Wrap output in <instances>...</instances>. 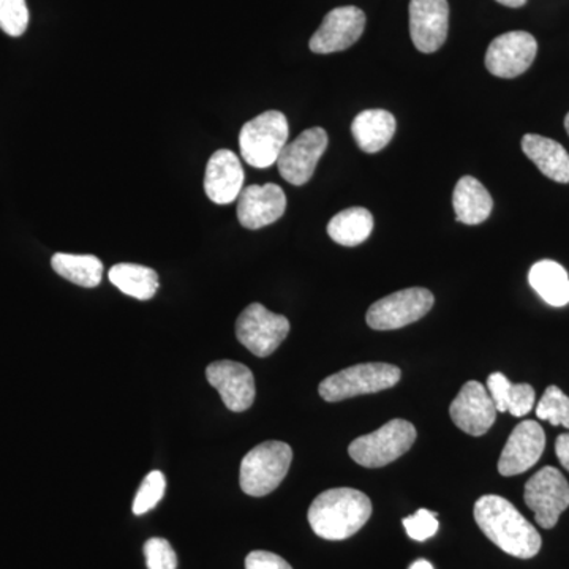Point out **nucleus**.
Wrapping results in <instances>:
<instances>
[{"instance_id": "36", "label": "nucleus", "mask_w": 569, "mask_h": 569, "mask_svg": "<svg viewBox=\"0 0 569 569\" xmlns=\"http://www.w3.org/2000/svg\"><path fill=\"white\" fill-rule=\"evenodd\" d=\"M565 129H567V133L569 134V112L567 114V118H565Z\"/></svg>"}, {"instance_id": "9", "label": "nucleus", "mask_w": 569, "mask_h": 569, "mask_svg": "<svg viewBox=\"0 0 569 569\" xmlns=\"http://www.w3.org/2000/svg\"><path fill=\"white\" fill-rule=\"evenodd\" d=\"M523 500L535 512L541 529L557 526L560 516L569 508V485L559 468L545 467L535 473L526 485Z\"/></svg>"}, {"instance_id": "12", "label": "nucleus", "mask_w": 569, "mask_h": 569, "mask_svg": "<svg viewBox=\"0 0 569 569\" xmlns=\"http://www.w3.org/2000/svg\"><path fill=\"white\" fill-rule=\"evenodd\" d=\"M366 29L365 11L358 7H337L326 14L320 29L310 39V50L316 54L346 51L361 39Z\"/></svg>"}, {"instance_id": "7", "label": "nucleus", "mask_w": 569, "mask_h": 569, "mask_svg": "<svg viewBox=\"0 0 569 569\" xmlns=\"http://www.w3.org/2000/svg\"><path fill=\"white\" fill-rule=\"evenodd\" d=\"M436 298L426 288H407L380 299L367 310L366 321L376 331H392L417 323L433 307Z\"/></svg>"}, {"instance_id": "3", "label": "nucleus", "mask_w": 569, "mask_h": 569, "mask_svg": "<svg viewBox=\"0 0 569 569\" xmlns=\"http://www.w3.org/2000/svg\"><path fill=\"white\" fill-rule=\"evenodd\" d=\"M293 449L283 441H264L247 452L241 462V489L250 497L274 492L290 470Z\"/></svg>"}, {"instance_id": "28", "label": "nucleus", "mask_w": 569, "mask_h": 569, "mask_svg": "<svg viewBox=\"0 0 569 569\" xmlns=\"http://www.w3.org/2000/svg\"><path fill=\"white\" fill-rule=\"evenodd\" d=\"M164 489H167V479L162 471H151L134 497L133 515L142 516L156 508L164 496Z\"/></svg>"}, {"instance_id": "35", "label": "nucleus", "mask_w": 569, "mask_h": 569, "mask_svg": "<svg viewBox=\"0 0 569 569\" xmlns=\"http://www.w3.org/2000/svg\"><path fill=\"white\" fill-rule=\"evenodd\" d=\"M408 569H433V565L425 559L413 561Z\"/></svg>"}, {"instance_id": "27", "label": "nucleus", "mask_w": 569, "mask_h": 569, "mask_svg": "<svg viewBox=\"0 0 569 569\" xmlns=\"http://www.w3.org/2000/svg\"><path fill=\"white\" fill-rule=\"evenodd\" d=\"M537 417L569 429V397L559 387H549L537 406Z\"/></svg>"}, {"instance_id": "33", "label": "nucleus", "mask_w": 569, "mask_h": 569, "mask_svg": "<svg viewBox=\"0 0 569 569\" xmlns=\"http://www.w3.org/2000/svg\"><path fill=\"white\" fill-rule=\"evenodd\" d=\"M557 459L560 460L561 466L569 471V432L561 433L556 441Z\"/></svg>"}, {"instance_id": "24", "label": "nucleus", "mask_w": 569, "mask_h": 569, "mask_svg": "<svg viewBox=\"0 0 569 569\" xmlns=\"http://www.w3.org/2000/svg\"><path fill=\"white\" fill-rule=\"evenodd\" d=\"M373 230V216L366 208H350L340 211L328 223L332 241L343 247L361 246Z\"/></svg>"}, {"instance_id": "11", "label": "nucleus", "mask_w": 569, "mask_h": 569, "mask_svg": "<svg viewBox=\"0 0 569 569\" xmlns=\"http://www.w3.org/2000/svg\"><path fill=\"white\" fill-rule=\"evenodd\" d=\"M537 39L529 32L512 31L501 33L486 52V69L493 77L518 78L530 69L537 58Z\"/></svg>"}, {"instance_id": "6", "label": "nucleus", "mask_w": 569, "mask_h": 569, "mask_svg": "<svg viewBox=\"0 0 569 569\" xmlns=\"http://www.w3.org/2000/svg\"><path fill=\"white\" fill-rule=\"evenodd\" d=\"M417 440V429L406 419H392L376 432L351 441L348 455L358 466L381 468L402 458Z\"/></svg>"}, {"instance_id": "20", "label": "nucleus", "mask_w": 569, "mask_h": 569, "mask_svg": "<svg viewBox=\"0 0 569 569\" xmlns=\"http://www.w3.org/2000/svg\"><path fill=\"white\" fill-rule=\"evenodd\" d=\"M351 133L362 152H380L395 137L396 118L387 110L359 112L351 123Z\"/></svg>"}, {"instance_id": "25", "label": "nucleus", "mask_w": 569, "mask_h": 569, "mask_svg": "<svg viewBox=\"0 0 569 569\" xmlns=\"http://www.w3.org/2000/svg\"><path fill=\"white\" fill-rule=\"evenodd\" d=\"M110 282L123 295L149 301L159 290V274L141 264L119 263L110 269Z\"/></svg>"}, {"instance_id": "34", "label": "nucleus", "mask_w": 569, "mask_h": 569, "mask_svg": "<svg viewBox=\"0 0 569 569\" xmlns=\"http://www.w3.org/2000/svg\"><path fill=\"white\" fill-rule=\"evenodd\" d=\"M501 6L509 7V9H520L526 6L527 0H497Z\"/></svg>"}, {"instance_id": "13", "label": "nucleus", "mask_w": 569, "mask_h": 569, "mask_svg": "<svg viewBox=\"0 0 569 569\" xmlns=\"http://www.w3.org/2000/svg\"><path fill=\"white\" fill-rule=\"evenodd\" d=\"M497 408L488 389L479 381H468L449 407L452 422L471 437L488 433L496 425Z\"/></svg>"}, {"instance_id": "8", "label": "nucleus", "mask_w": 569, "mask_h": 569, "mask_svg": "<svg viewBox=\"0 0 569 569\" xmlns=\"http://www.w3.org/2000/svg\"><path fill=\"white\" fill-rule=\"evenodd\" d=\"M290 332L287 317L272 313L263 305L253 302L236 321V337L258 358H268L282 346Z\"/></svg>"}, {"instance_id": "2", "label": "nucleus", "mask_w": 569, "mask_h": 569, "mask_svg": "<svg viewBox=\"0 0 569 569\" xmlns=\"http://www.w3.org/2000/svg\"><path fill=\"white\" fill-rule=\"evenodd\" d=\"M372 516V501L361 490L339 488L325 490L309 508L310 527L317 537L342 541L358 533Z\"/></svg>"}, {"instance_id": "4", "label": "nucleus", "mask_w": 569, "mask_h": 569, "mask_svg": "<svg viewBox=\"0 0 569 569\" xmlns=\"http://www.w3.org/2000/svg\"><path fill=\"white\" fill-rule=\"evenodd\" d=\"M402 372L399 367L385 362H367L347 367L335 376L325 378L318 387L321 399L326 402H340L351 397L376 395L385 389L395 388Z\"/></svg>"}, {"instance_id": "15", "label": "nucleus", "mask_w": 569, "mask_h": 569, "mask_svg": "<svg viewBox=\"0 0 569 569\" xmlns=\"http://www.w3.org/2000/svg\"><path fill=\"white\" fill-rule=\"evenodd\" d=\"M206 378L219 391L228 410L242 413L253 406L257 389L249 367L234 361L212 362L206 369Z\"/></svg>"}, {"instance_id": "10", "label": "nucleus", "mask_w": 569, "mask_h": 569, "mask_svg": "<svg viewBox=\"0 0 569 569\" xmlns=\"http://www.w3.org/2000/svg\"><path fill=\"white\" fill-rule=\"evenodd\" d=\"M328 144V133L321 127L305 130L295 141L288 142L280 153L277 160L280 176L291 186H305L316 173Z\"/></svg>"}, {"instance_id": "16", "label": "nucleus", "mask_w": 569, "mask_h": 569, "mask_svg": "<svg viewBox=\"0 0 569 569\" xmlns=\"http://www.w3.org/2000/svg\"><path fill=\"white\" fill-rule=\"evenodd\" d=\"M410 36L418 51L436 52L448 37V0H411Z\"/></svg>"}, {"instance_id": "21", "label": "nucleus", "mask_w": 569, "mask_h": 569, "mask_svg": "<svg viewBox=\"0 0 569 569\" xmlns=\"http://www.w3.org/2000/svg\"><path fill=\"white\" fill-rule=\"evenodd\" d=\"M456 219L463 224H479L489 219L493 200L481 182L471 176H463L456 183L452 193Z\"/></svg>"}, {"instance_id": "18", "label": "nucleus", "mask_w": 569, "mask_h": 569, "mask_svg": "<svg viewBox=\"0 0 569 569\" xmlns=\"http://www.w3.org/2000/svg\"><path fill=\"white\" fill-rule=\"evenodd\" d=\"M244 186V168L233 151L213 152L206 167L204 190L216 204H230L238 200Z\"/></svg>"}, {"instance_id": "29", "label": "nucleus", "mask_w": 569, "mask_h": 569, "mask_svg": "<svg viewBox=\"0 0 569 569\" xmlns=\"http://www.w3.org/2000/svg\"><path fill=\"white\" fill-rule=\"evenodd\" d=\"M29 9L26 0H0V29L10 37L28 31Z\"/></svg>"}, {"instance_id": "17", "label": "nucleus", "mask_w": 569, "mask_h": 569, "mask_svg": "<svg viewBox=\"0 0 569 569\" xmlns=\"http://www.w3.org/2000/svg\"><path fill=\"white\" fill-rule=\"evenodd\" d=\"M287 209V197L276 183L249 186L238 197V220L247 230L277 222Z\"/></svg>"}, {"instance_id": "14", "label": "nucleus", "mask_w": 569, "mask_h": 569, "mask_svg": "<svg viewBox=\"0 0 569 569\" xmlns=\"http://www.w3.org/2000/svg\"><path fill=\"white\" fill-rule=\"evenodd\" d=\"M545 449L546 433L542 427L537 421H522L515 427L501 451L498 471L503 477L526 473L537 466Z\"/></svg>"}, {"instance_id": "19", "label": "nucleus", "mask_w": 569, "mask_h": 569, "mask_svg": "<svg viewBox=\"0 0 569 569\" xmlns=\"http://www.w3.org/2000/svg\"><path fill=\"white\" fill-rule=\"evenodd\" d=\"M522 151L546 178L569 183V153L560 142L541 134L527 133L522 138Z\"/></svg>"}, {"instance_id": "23", "label": "nucleus", "mask_w": 569, "mask_h": 569, "mask_svg": "<svg viewBox=\"0 0 569 569\" xmlns=\"http://www.w3.org/2000/svg\"><path fill=\"white\" fill-rule=\"evenodd\" d=\"M529 282L549 306L569 305V276L567 269L556 261L542 260L531 266Z\"/></svg>"}, {"instance_id": "26", "label": "nucleus", "mask_w": 569, "mask_h": 569, "mask_svg": "<svg viewBox=\"0 0 569 569\" xmlns=\"http://www.w3.org/2000/svg\"><path fill=\"white\" fill-rule=\"evenodd\" d=\"M52 269L63 279L84 288H96L102 282L103 263L93 254L56 253Z\"/></svg>"}, {"instance_id": "31", "label": "nucleus", "mask_w": 569, "mask_h": 569, "mask_svg": "<svg viewBox=\"0 0 569 569\" xmlns=\"http://www.w3.org/2000/svg\"><path fill=\"white\" fill-rule=\"evenodd\" d=\"M403 527H406L408 537L422 542L436 537L440 523H438L437 512L429 511V509H418L415 515L403 519Z\"/></svg>"}, {"instance_id": "30", "label": "nucleus", "mask_w": 569, "mask_h": 569, "mask_svg": "<svg viewBox=\"0 0 569 569\" xmlns=\"http://www.w3.org/2000/svg\"><path fill=\"white\" fill-rule=\"evenodd\" d=\"M144 557L148 569H176L178 556L170 542L163 538H151L146 541Z\"/></svg>"}, {"instance_id": "32", "label": "nucleus", "mask_w": 569, "mask_h": 569, "mask_svg": "<svg viewBox=\"0 0 569 569\" xmlns=\"http://www.w3.org/2000/svg\"><path fill=\"white\" fill-rule=\"evenodd\" d=\"M246 569H293L287 560L268 550H253L247 556Z\"/></svg>"}, {"instance_id": "5", "label": "nucleus", "mask_w": 569, "mask_h": 569, "mask_svg": "<svg viewBox=\"0 0 569 569\" xmlns=\"http://www.w3.org/2000/svg\"><path fill=\"white\" fill-rule=\"evenodd\" d=\"M290 127L280 111H266L244 123L239 133V149L242 159L250 167H272L279 160L284 146L288 144Z\"/></svg>"}, {"instance_id": "22", "label": "nucleus", "mask_w": 569, "mask_h": 569, "mask_svg": "<svg viewBox=\"0 0 569 569\" xmlns=\"http://www.w3.org/2000/svg\"><path fill=\"white\" fill-rule=\"evenodd\" d=\"M488 391L500 413H511L522 418L535 407L537 392L529 383L515 385L503 373L496 372L488 378Z\"/></svg>"}, {"instance_id": "1", "label": "nucleus", "mask_w": 569, "mask_h": 569, "mask_svg": "<svg viewBox=\"0 0 569 569\" xmlns=\"http://www.w3.org/2000/svg\"><path fill=\"white\" fill-rule=\"evenodd\" d=\"M473 515L482 533L508 556L529 560L541 550V535L507 498L481 497L475 503Z\"/></svg>"}]
</instances>
